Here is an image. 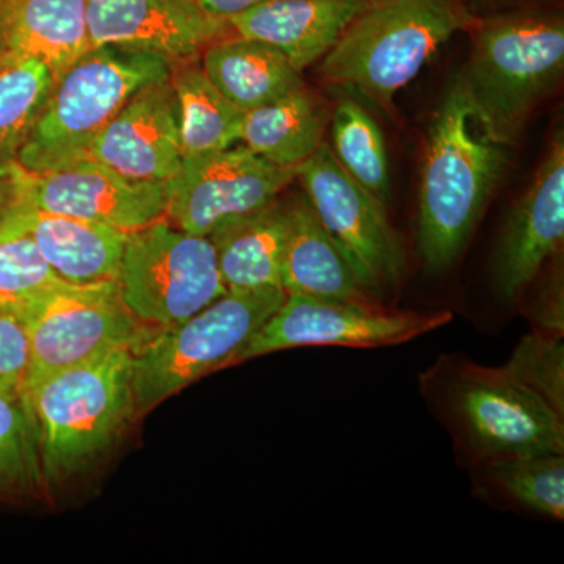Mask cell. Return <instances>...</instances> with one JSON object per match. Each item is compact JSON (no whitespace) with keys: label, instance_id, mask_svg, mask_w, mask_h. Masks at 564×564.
<instances>
[{"label":"cell","instance_id":"4dcf8cb0","mask_svg":"<svg viewBox=\"0 0 564 564\" xmlns=\"http://www.w3.org/2000/svg\"><path fill=\"white\" fill-rule=\"evenodd\" d=\"M29 364L31 350L24 322L0 306V391L24 395Z\"/></svg>","mask_w":564,"mask_h":564},{"label":"cell","instance_id":"603a6c76","mask_svg":"<svg viewBox=\"0 0 564 564\" xmlns=\"http://www.w3.org/2000/svg\"><path fill=\"white\" fill-rule=\"evenodd\" d=\"M326 128L325 104L306 85L245 111L243 147L281 166H299L317 151Z\"/></svg>","mask_w":564,"mask_h":564},{"label":"cell","instance_id":"484cf974","mask_svg":"<svg viewBox=\"0 0 564 564\" xmlns=\"http://www.w3.org/2000/svg\"><path fill=\"white\" fill-rule=\"evenodd\" d=\"M54 77L35 58L0 62V162L18 161Z\"/></svg>","mask_w":564,"mask_h":564},{"label":"cell","instance_id":"5bb4252c","mask_svg":"<svg viewBox=\"0 0 564 564\" xmlns=\"http://www.w3.org/2000/svg\"><path fill=\"white\" fill-rule=\"evenodd\" d=\"M32 174V209L102 223L124 232L165 218V182L129 180L90 158Z\"/></svg>","mask_w":564,"mask_h":564},{"label":"cell","instance_id":"836d02e7","mask_svg":"<svg viewBox=\"0 0 564 564\" xmlns=\"http://www.w3.org/2000/svg\"><path fill=\"white\" fill-rule=\"evenodd\" d=\"M262 2H265V0H198L199 6L207 13H210L212 17L221 18V20H229V18L250 10Z\"/></svg>","mask_w":564,"mask_h":564},{"label":"cell","instance_id":"f546056e","mask_svg":"<svg viewBox=\"0 0 564 564\" xmlns=\"http://www.w3.org/2000/svg\"><path fill=\"white\" fill-rule=\"evenodd\" d=\"M519 383L536 392L545 403L564 413V347L558 336L533 333L518 344L502 367Z\"/></svg>","mask_w":564,"mask_h":564},{"label":"cell","instance_id":"7402d4cb","mask_svg":"<svg viewBox=\"0 0 564 564\" xmlns=\"http://www.w3.org/2000/svg\"><path fill=\"white\" fill-rule=\"evenodd\" d=\"M202 58L212 84L243 111L265 106L304 85L302 73L281 51L236 33L212 43Z\"/></svg>","mask_w":564,"mask_h":564},{"label":"cell","instance_id":"277c9868","mask_svg":"<svg viewBox=\"0 0 564 564\" xmlns=\"http://www.w3.org/2000/svg\"><path fill=\"white\" fill-rule=\"evenodd\" d=\"M172 65L155 55L91 47L54 80L18 162L44 173L87 158L99 133L144 85L169 79Z\"/></svg>","mask_w":564,"mask_h":564},{"label":"cell","instance_id":"ac0fdd59","mask_svg":"<svg viewBox=\"0 0 564 564\" xmlns=\"http://www.w3.org/2000/svg\"><path fill=\"white\" fill-rule=\"evenodd\" d=\"M366 0H265L229 18L234 33L276 47L302 73L336 46Z\"/></svg>","mask_w":564,"mask_h":564},{"label":"cell","instance_id":"3957f363","mask_svg":"<svg viewBox=\"0 0 564 564\" xmlns=\"http://www.w3.org/2000/svg\"><path fill=\"white\" fill-rule=\"evenodd\" d=\"M133 351L122 347L47 375L25 392L44 477L77 473L117 440L133 415Z\"/></svg>","mask_w":564,"mask_h":564},{"label":"cell","instance_id":"9c48e42d","mask_svg":"<svg viewBox=\"0 0 564 564\" xmlns=\"http://www.w3.org/2000/svg\"><path fill=\"white\" fill-rule=\"evenodd\" d=\"M21 321L31 350L24 395L47 375L117 348L137 350L159 332L126 306L117 280L95 284L63 281L41 295Z\"/></svg>","mask_w":564,"mask_h":564},{"label":"cell","instance_id":"44dd1931","mask_svg":"<svg viewBox=\"0 0 564 564\" xmlns=\"http://www.w3.org/2000/svg\"><path fill=\"white\" fill-rule=\"evenodd\" d=\"M289 221L288 202L276 198L212 234L209 239L228 291L282 288Z\"/></svg>","mask_w":564,"mask_h":564},{"label":"cell","instance_id":"4316f807","mask_svg":"<svg viewBox=\"0 0 564 564\" xmlns=\"http://www.w3.org/2000/svg\"><path fill=\"white\" fill-rule=\"evenodd\" d=\"M44 480L29 404L21 395L0 391V497L39 491Z\"/></svg>","mask_w":564,"mask_h":564},{"label":"cell","instance_id":"d4e9b609","mask_svg":"<svg viewBox=\"0 0 564 564\" xmlns=\"http://www.w3.org/2000/svg\"><path fill=\"white\" fill-rule=\"evenodd\" d=\"M332 150L345 172L384 206L389 196L388 151L380 126L361 104L344 99L334 110Z\"/></svg>","mask_w":564,"mask_h":564},{"label":"cell","instance_id":"d6a6232c","mask_svg":"<svg viewBox=\"0 0 564 564\" xmlns=\"http://www.w3.org/2000/svg\"><path fill=\"white\" fill-rule=\"evenodd\" d=\"M540 318L549 334L558 336L563 333V289L562 281L556 278L547 295L544 293Z\"/></svg>","mask_w":564,"mask_h":564},{"label":"cell","instance_id":"4fadbf2b","mask_svg":"<svg viewBox=\"0 0 564 564\" xmlns=\"http://www.w3.org/2000/svg\"><path fill=\"white\" fill-rule=\"evenodd\" d=\"M87 22L93 47L155 55L170 65L198 61L212 43L234 35L228 20L198 0H88Z\"/></svg>","mask_w":564,"mask_h":564},{"label":"cell","instance_id":"f1b7e54d","mask_svg":"<svg viewBox=\"0 0 564 564\" xmlns=\"http://www.w3.org/2000/svg\"><path fill=\"white\" fill-rule=\"evenodd\" d=\"M63 282L25 237L0 240V306L22 318L41 295Z\"/></svg>","mask_w":564,"mask_h":564},{"label":"cell","instance_id":"cb8c5ba5","mask_svg":"<svg viewBox=\"0 0 564 564\" xmlns=\"http://www.w3.org/2000/svg\"><path fill=\"white\" fill-rule=\"evenodd\" d=\"M170 80L180 111L182 161L228 150L240 141L245 111L212 84L199 58L172 65Z\"/></svg>","mask_w":564,"mask_h":564},{"label":"cell","instance_id":"1f68e13d","mask_svg":"<svg viewBox=\"0 0 564 564\" xmlns=\"http://www.w3.org/2000/svg\"><path fill=\"white\" fill-rule=\"evenodd\" d=\"M33 174L18 161L0 162V240L22 212L31 209Z\"/></svg>","mask_w":564,"mask_h":564},{"label":"cell","instance_id":"52a82bcc","mask_svg":"<svg viewBox=\"0 0 564 564\" xmlns=\"http://www.w3.org/2000/svg\"><path fill=\"white\" fill-rule=\"evenodd\" d=\"M443 370L436 402L480 462L563 455L562 415L502 367L451 361Z\"/></svg>","mask_w":564,"mask_h":564},{"label":"cell","instance_id":"8fae6325","mask_svg":"<svg viewBox=\"0 0 564 564\" xmlns=\"http://www.w3.org/2000/svg\"><path fill=\"white\" fill-rule=\"evenodd\" d=\"M296 180L364 288L372 293L395 284L404 269L402 243L386 218L383 204L345 172L329 143L322 141L296 166Z\"/></svg>","mask_w":564,"mask_h":564},{"label":"cell","instance_id":"d6986e66","mask_svg":"<svg viewBox=\"0 0 564 564\" xmlns=\"http://www.w3.org/2000/svg\"><path fill=\"white\" fill-rule=\"evenodd\" d=\"M88 0H0V62L35 58L54 80L91 50Z\"/></svg>","mask_w":564,"mask_h":564},{"label":"cell","instance_id":"ba28073f","mask_svg":"<svg viewBox=\"0 0 564 564\" xmlns=\"http://www.w3.org/2000/svg\"><path fill=\"white\" fill-rule=\"evenodd\" d=\"M117 281L126 306L155 329L180 325L228 292L209 237L165 218L129 232Z\"/></svg>","mask_w":564,"mask_h":564},{"label":"cell","instance_id":"9a60e30c","mask_svg":"<svg viewBox=\"0 0 564 564\" xmlns=\"http://www.w3.org/2000/svg\"><path fill=\"white\" fill-rule=\"evenodd\" d=\"M87 158L133 181L166 182L180 173V111L172 80L152 82L122 106Z\"/></svg>","mask_w":564,"mask_h":564},{"label":"cell","instance_id":"30bf717a","mask_svg":"<svg viewBox=\"0 0 564 564\" xmlns=\"http://www.w3.org/2000/svg\"><path fill=\"white\" fill-rule=\"evenodd\" d=\"M452 321V314L400 313L373 303L336 302L285 293L281 306L234 356L231 366L299 347H388L413 340Z\"/></svg>","mask_w":564,"mask_h":564},{"label":"cell","instance_id":"7c38bea8","mask_svg":"<svg viewBox=\"0 0 564 564\" xmlns=\"http://www.w3.org/2000/svg\"><path fill=\"white\" fill-rule=\"evenodd\" d=\"M293 180L295 166L276 165L243 144L185 159L180 173L165 182V220L182 231L210 237L280 198Z\"/></svg>","mask_w":564,"mask_h":564},{"label":"cell","instance_id":"5b68a950","mask_svg":"<svg viewBox=\"0 0 564 564\" xmlns=\"http://www.w3.org/2000/svg\"><path fill=\"white\" fill-rule=\"evenodd\" d=\"M463 74L475 102L513 140L564 69V20L555 10L518 9L478 17Z\"/></svg>","mask_w":564,"mask_h":564},{"label":"cell","instance_id":"8992f818","mask_svg":"<svg viewBox=\"0 0 564 564\" xmlns=\"http://www.w3.org/2000/svg\"><path fill=\"white\" fill-rule=\"evenodd\" d=\"M282 288L228 291L198 314L159 329L133 351V415L150 411L234 356L284 302Z\"/></svg>","mask_w":564,"mask_h":564},{"label":"cell","instance_id":"2e32d148","mask_svg":"<svg viewBox=\"0 0 564 564\" xmlns=\"http://www.w3.org/2000/svg\"><path fill=\"white\" fill-rule=\"evenodd\" d=\"M563 239L564 139L560 131L505 228L494 269L497 292L514 299L558 251Z\"/></svg>","mask_w":564,"mask_h":564},{"label":"cell","instance_id":"6da1fadb","mask_svg":"<svg viewBox=\"0 0 564 564\" xmlns=\"http://www.w3.org/2000/svg\"><path fill=\"white\" fill-rule=\"evenodd\" d=\"M510 139L475 102L462 76L434 111L419 188L417 247L432 272L462 254L508 161Z\"/></svg>","mask_w":564,"mask_h":564},{"label":"cell","instance_id":"7a4b0ae2","mask_svg":"<svg viewBox=\"0 0 564 564\" xmlns=\"http://www.w3.org/2000/svg\"><path fill=\"white\" fill-rule=\"evenodd\" d=\"M475 14L466 0H366L321 63L322 79L383 110Z\"/></svg>","mask_w":564,"mask_h":564},{"label":"cell","instance_id":"83f0119b","mask_svg":"<svg viewBox=\"0 0 564 564\" xmlns=\"http://www.w3.org/2000/svg\"><path fill=\"white\" fill-rule=\"evenodd\" d=\"M489 480L511 500L534 513L563 521V455L524 456L486 464Z\"/></svg>","mask_w":564,"mask_h":564},{"label":"cell","instance_id":"ffe728a7","mask_svg":"<svg viewBox=\"0 0 564 564\" xmlns=\"http://www.w3.org/2000/svg\"><path fill=\"white\" fill-rule=\"evenodd\" d=\"M288 206L291 221L281 267L284 292L336 302L373 303L306 196H293Z\"/></svg>","mask_w":564,"mask_h":564},{"label":"cell","instance_id":"e0dca14e","mask_svg":"<svg viewBox=\"0 0 564 564\" xmlns=\"http://www.w3.org/2000/svg\"><path fill=\"white\" fill-rule=\"evenodd\" d=\"M128 236L102 223L31 207L14 218L3 239L25 237L62 281L95 284L117 280Z\"/></svg>","mask_w":564,"mask_h":564}]
</instances>
